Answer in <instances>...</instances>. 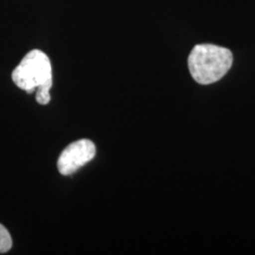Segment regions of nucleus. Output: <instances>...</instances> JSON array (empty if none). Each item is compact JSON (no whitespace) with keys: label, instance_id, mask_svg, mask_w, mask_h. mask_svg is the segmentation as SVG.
Masks as SVG:
<instances>
[{"label":"nucleus","instance_id":"nucleus-1","mask_svg":"<svg viewBox=\"0 0 255 255\" xmlns=\"http://www.w3.org/2000/svg\"><path fill=\"white\" fill-rule=\"evenodd\" d=\"M12 81L28 94L36 91V100L39 104L50 103V90L53 83L52 66L49 57L43 51H30L13 70Z\"/></svg>","mask_w":255,"mask_h":255},{"label":"nucleus","instance_id":"nucleus-2","mask_svg":"<svg viewBox=\"0 0 255 255\" xmlns=\"http://www.w3.org/2000/svg\"><path fill=\"white\" fill-rule=\"evenodd\" d=\"M233 55L226 47L213 44L194 46L188 57V68L199 84H212L221 79L232 68Z\"/></svg>","mask_w":255,"mask_h":255},{"label":"nucleus","instance_id":"nucleus-3","mask_svg":"<svg viewBox=\"0 0 255 255\" xmlns=\"http://www.w3.org/2000/svg\"><path fill=\"white\" fill-rule=\"evenodd\" d=\"M96 155V145L90 139H79L71 143L60 154L57 165L59 173L66 176L71 175L90 162Z\"/></svg>","mask_w":255,"mask_h":255},{"label":"nucleus","instance_id":"nucleus-4","mask_svg":"<svg viewBox=\"0 0 255 255\" xmlns=\"http://www.w3.org/2000/svg\"><path fill=\"white\" fill-rule=\"evenodd\" d=\"M12 248V238L7 229L0 223V253H6Z\"/></svg>","mask_w":255,"mask_h":255}]
</instances>
